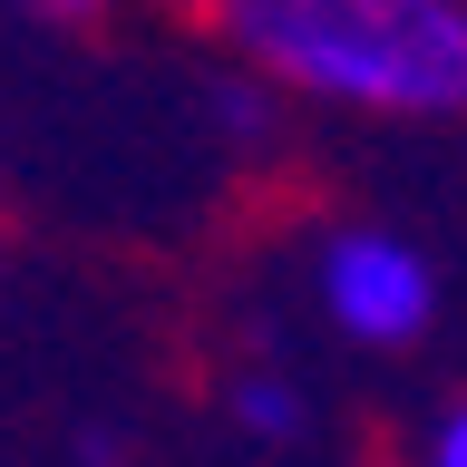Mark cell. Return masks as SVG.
<instances>
[{"mask_svg": "<svg viewBox=\"0 0 467 467\" xmlns=\"http://www.w3.org/2000/svg\"><path fill=\"white\" fill-rule=\"evenodd\" d=\"M321 312L341 321L350 341H419L438 312V283H429V263H419V244H400V234H379V224H341L331 244H321Z\"/></svg>", "mask_w": 467, "mask_h": 467, "instance_id": "2", "label": "cell"}, {"mask_svg": "<svg viewBox=\"0 0 467 467\" xmlns=\"http://www.w3.org/2000/svg\"><path fill=\"white\" fill-rule=\"evenodd\" d=\"M234 429L244 438H302V389L273 370H244L234 379Z\"/></svg>", "mask_w": 467, "mask_h": 467, "instance_id": "3", "label": "cell"}, {"mask_svg": "<svg viewBox=\"0 0 467 467\" xmlns=\"http://www.w3.org/2000/svg\"><path fill=\"white\" fill-rule=\"evenodd\" d=\"M429 467H467V409H448V419H438V438H429Z\"/></svg>", "mask_w": 467, "mask_h": 467, "instance_id": "4", "label": "cell"}, {"mask_svg": "<svg viewBox=\"0 0 467 467\" xmlns=\"http://www.w3.org/2000/svg\"><path fill=\"white\" fill-rule=\"evenodd\" d=\"M224 127H263V98H254V88H224Z\"/></svg>", "mask_w": 467, "mask_h": 467, "instance_id": "5", "label": "cell"}, {"mask_svg": "<svg viewBox=\"0 0 467 467\" xmlns=\"http://www.w3.org/2000/svg\"><path fill=\"white\" fill-rule=\"evenodd\" d=\"M20 10H39V20H88L98 0H20Z\"/></svg>", "mask_w": 467, "mask_h": 467, "instance_id": "6", "label": "cell"}, {"mask_svg": "<svg viewBox=\"0 0 467 467\" xmlns=\"http://www.w3.org/2000/svg\"><path fill=\"white\" fill-rule=\"evenodd\" d=\"M234 49L263 78L370 117L467 108V0H224Z\"/></svg>", "mask_w": 467, "mask_h": 467, "instance_id": "1", "label": "cell"}]
</instances>
